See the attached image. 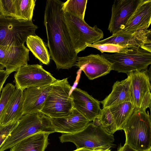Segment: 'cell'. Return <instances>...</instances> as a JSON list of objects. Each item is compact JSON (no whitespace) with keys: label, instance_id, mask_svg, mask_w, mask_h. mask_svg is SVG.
<instances>
[{"label":"cell","instance_id":"obj_13","mask_svg":"<svg viewBox=\"0 0 151 151\" xmlns=\"http://www.w3.org/2000/svg\"><path fill=\"white\" fill-rule=\"evenodd\" d=\"M151 23V0H142L124 27L113 36L131 34L147 29Z\"/></svg>","mask_w":151,"mask_h":151},{"label":"cell","instance_id":"obj_21","mask_svg":"<svg viewBox=\"0 0 151 151\" xmlns=\"http://www.w3.org/2000/svg\"><path fill=\"white\" fill-rule=\"evenodd\" d=\"M50 134L41 132L29 136L11 147L10 151H45Z\"/></svg>","mask_w":151,"mask_h":151},{"label":"cell","instance_id":"obj_4","mask_svg":"<svg viewBox=\"0 0 151 151\" xmlns=\"http://www.w3.org/2000/svg\"><path fill=\"white\" fill-rule=\"evenodd\" d=\"M59 139L62 143L73 142L76 146V149H105L111 148L114 141L113 134L108 133L101 127L96 126L92 123H89L80 132L62 134Z\"/></svg>","mask_w":151,"mask_h":151},{"label":"cell","instance_id":"obj_2","mask_svg":"<svg viewBox=\"0 0 151 151\" xmlns=\"http://www.w3.org/2000/svg\"><path fill=\"white\" fill-rule=\"evenodd\" d=\"M125 144L138 151L151 147V116L146 110L135 108L122 129Z\"/></svg>","mask_w":151,"mask_h":151},{"label":"cell","instance_id":"obj_24","mask_svg":"<svg viewBox=\"0 0 151 151\" xmlns=\"http://www.w3.org/2000/svg\"><path fill=\"white\" fill-rule=\"evenodd\" d=\"M36 0H16L15 18L32 21Z\"/></svg>","mask_w":151,"mask_h":151},{"label":"cell","instance_id":"obj_16","mask_svg":"<svg viewBox=\"0 0 151 151\" xmlns=\"http://www.w3.org/2000/svg\"><path fill=\"white\" fill-rule=\"evenodd\" d=\"M53 83L30 87L23 91L24 115L40 112Z\"/></svg>","mask_w":151,"mask_h":151},{"label":"cell","instance_id":"obj_31","mask_svg":"<svg viewBox=\"0 0 151 151\" xmlns=\"http://www.w3.org/2000/svg\"><path fill=\"white\" fill-rule=\"evenodd\" d=\"M9 76L5 70L0 69V94L3 88V86Z\"/></svg>","mask_w":151,"mask_h":151},{"label":"cell","instance_id":"obj_26","mask_svg":"<svg viewBox=\"0 0 151 151\" xmlns=\"http://www.w3.org/2000/svg\"><path fill=\"white\" fill-rule=\"evenodd\" d=\"M97 118L101 127L108 133L113 134L117 131L115 121L109 108H103Z\"/></svg>","mask_w":151,"mask_h":151},{"label":"cell","instance_id":"obj_11","mask_svg":"<svg viewBox=\"0 0 151 151\" xmlns=\"http://www.w3.org/2000/svg\"><path fill=\"white\" fill-rule=\"evenodd\" d=\"M29 50L24 45H0V69L9 75L21 66L27 65L29 60Z\"/></svg>","mask_w":151,"mask_h":151},{"label":"cell","instance_id":"obj_34","mask_svg":"<svg viewBox=\"0 0 151 151\" xmlns=\"http://www.w3.org/2000/svg\"><path fill=\"white\" fill-rule=\"evenodd\" d=\"M110 148H108L105 149H101L98 151H111Z\"/></svg>","mask_w":151,"mask_h":151},{"label":"cell","instance_id":"obj_28","mask_svg":"<svg viewBox=\"0 0 151 151\" xmlns=\"http://www.w3.org/2000/svg\"><path fill=\"white\" fill-rule=\"evenodd\" d=\"M16 0H0V16L15 18Z\"/></svg>","mask_w":151,"mask_h":151},{"label":"cell","instance_id":"obj_29","mask_svg":"<svg viewBox=\"0 0 151 151\" xmlns=\"http://www.w3.org/2000/svg\"><path fill=\"white\" fill-rule=\"evenodd\" d=\"M15 88L13 84L9 83L2 89L0 98V120L2 114Z\"/></svg>","mask_w":151,"mask_h":151},{"label":"cell","instance_id":"obj_5","mask_svg":"<svg viewBox=\"0 0 151 151\" xmlns=\"http://www.w3.org/2000/svg\"><path fill=\"white\" fill-rule=\"evenodd\" d=\"M71 89L68 78L57 80L53 83L40 112L50 118L68 115L74 108L70 96Z\"/></svg>","mask_w":151,"mask_h":151},{"label":"cell","instance_id":"obj_22","mask_svg":"<svg viewBox=\"0 0 151 151\" xmlns=\"http://www.w3.org/2000/svg\"><path fill=\"white\" fill-rule=\"evenodd\" d=\"M109 108L118 130H122L124 126L136 108L132 102H127Z\"/></svg>","mask_w":151,"mask_h":151},{"label":"cell","instance_id":"obj_17","mask_svg":"<svg viewBox=\"0 0 151 151\" xmlns=\"http://www.w3.org/2000/svg\"><path fill=\"white\" fill-rule=\"evenodd\" d=\"M55 132L72 134L84 129L90 121L73 108L68 116L59 118H50Z\"/></svg>","mask_w":151,"mask_h":151},{"label":"cell","instance_id":"obj_10","mask_svg":"<svg viewBox=\"0 0 151 151\" xmlns=\"http://www.w3.org/2000/svg\"><path fill=\"white\" fill-rule=\"evenodd\" d=\"M130 79L133 103L136 108L146 110L151 107L150 70H135L127 74Z\"/></svg>","mask_w":151,"mask_h":151},{"label":"cell","instance_id":"obj_35","mask_svg":"<svg viewBox=\"0 0 151 151\" xmlns=\"http://www.w3.org/2000/svg\"><path fill=\"white\" fill-rule=\"evenodd\" d=\"M143 151H151V147L150 148L148 149H147Z\"/></svg>","mask_w":151,"mask_h":151},{"label":"cell","instance_id":"obj_1","mask_svg":"<svg viewBox=\"0 0 151 151\" xmlns=\"http://www.w3.org/2000/svg\"><path fill=\"white\" fill-rule=\"evenodd\" d=\"M63 3L59 0H47L44 18L50 55L58 70L71 68L78 58L64 22Z\"/></svg>","mask_w":151,"mask_h":151},{"label":"cell","instance_id":"obj_12","mask_svg":"<svg viewBox=\"0 0 151 151\" xmlns=\"http://www.w3.org/2000/svg\"><path fill=\"white\" fill-rule=\"evenodd\" d=\"M142 0H115L111 8V15L108 29L114 35L126 24Z\"/></svg>","mask_w":151,"mask_h":151},{"label":"cell","instance_id":"obj_15","mask_svg":"<svg viewBox=\"0 0 151 151\" xmlns=\"http://www.w3.org/2000/svg\"><path fill=\"white\" fill-rule=\"evenodd\" d=\"M70 96L72 99L74 108L90 122L99 117L101 110L100 101L87 92L75 88Z\"/></svg>","mask_w":151,"mask_h":151},{"label":"cell","instance_id":"obj_3","mask_svg":"<svg viewBox=\"0 0 151 151\" xmlns=\"http://www.w3.org/2000/svg\"><path fill=\"white\" fill-rule=\"evenodd\" d=\"M41 132L50 134L55 132L50 118L40 112L24 115L0 148V151L10 149L24 139Z\"/></svg>","mask_w":151,"mask_h":151},{"label":"cell","instance_id":"obj_30","mask_svg":"<svg viewBox=\"0 0 151 151\" xmlns=\"http://www.w3.org/2000/svg\"><path fill=\"white\" fill-rule=\"evenodd\" d=\"M18 122L19 120L14 121L5 125L0 124V148L17 126Z\"/></svg>","mask_w":151,"mask_h":151},{"label":"cell","instance_id":"obj_33","mask_svg":"<svg viewBox=\"0 0 151 151\" xmlns=\"http://www.w3.org/2000/svg\"><path fill=\"white\" fill-rule=\"evenodd\" d=\"M100 149L97 150H91L88 149L82 148L79 149H76L75 150L73 151H98Z\"/></svg>","mask_w":151,"mask_h":151},{"label":"cell","instance_id":"obj_20","mask_svg":"<svg viewBox=\"0 0 151 151\" xmlns=\"http://www.w3.org/2000/svg\"><path fill=\"white\" fill-rule=\"evenodd\" d=\"M23 91L16 88L2 114L0 124L5 125L18 121L24 115Z\"/></svg>","mask_w":151,"mask_h":151},{"label":"cell","instance_id":"obj_25","mask_svg":"<svg viewBox=\"0 0 151 151\" xmlns=\"http://www.w3.org/2000/svg\"><path fill=\"white\" fill-rule=\"evenodd\" d=\"M87 0H68L63 2L62 10L82 20L84 18Z\"/></svg>","mask_w":151,"mask_h":151},{"label":"cell","instance_id":"obj_7","mask_svg":"<svg viewBox=\"0 0 151 151\" xmlns=\"http://www.w3.org/2000/svg\"><path fill=\"white\" fill-rule=\"evenodd\" d=\"M37 28L32 21L0 16V45L24 44L29 36L35 35Z\"/></svg>","mask_w":151,"mask_h":151},{"label":"cell","instance_id":"obj_6","mask_svg":"<svg viewBox=\"0 0 151 151\" xmlns=\"http://www.w3.org/2000/svg\"><path fill=\"white\" fill-rule=\"evenodd\" d=\"M63 16L72 44L76 54L84 50L88 45L103 38V32L97 25L91 27L84 20L67 12H63Z\"/></svg>","mask_w":151,"mask_h":151},{"label":"cell","instance_id":"obj_32","mask_svg":"<svg viewBox=\"0 0 151 151\" xmlns=\"http://www.w3.org/2000/svg\"><path fill=\"white\" fill-rule=\"evenodd\" d=\"M117 151H138L134 149L126 144L123 146H121Z\"/></svg>","mask_w":151,"mask_h":151},{"label":"cell","instance_id":"obj_14","mask_svg":"<svg viewBox=\"0 0 151 151\" xmlns=\"http://www.w3.org/2000/svg\"><path fill=\"white\" fill-rule=\"evenodd\" d=\"M74 65L82 70L90 80L106 75L112 70L111 64L99 54L78 57Z\"/></svg>","mask_w":151,"mask_h":151},{"label":"cell","instance_id":"obj_18","mask_svg":"<svg viewBox=\"0 0 151 151\" xmlns=\"http://www.w3.org/2000/svg\"><path fill=\"white\" fill-rule=\"evenodd\" d=\"M151 29H143L131 34L116 36L111 35L93 44L112 43L126 46L130 48H138L148 40L151 39Z\"/></svg>","mask_w":151,"mask_h":151},{"label":"cell","instance_id":"obj_27","mask_svg":"<svg viewBox=\"0 0 151 151\" xmlns=\"http://www.w3.org/2000/svg\"><path fill=\"white\" fill-rule=\"evenodd\" d=\"M88 47L95 48L99 50L102 53L104 52L126 53L132 49L126 46L112 43H106L100 45L93 44L88 45Z\"/></svg>","mask_w":151,"mask_h":151},{"label":"cell","instance_id":"obj_23","mask_svg":"<svg viewBox=\"0 0 151 151\" xmlns=\"http://www.w3.org/2000/svg\"><path fill=\"white\" fill-rule=\"evenodd\" d=\"M27 47L35 56L43 63L48 65L50 56L44 42L37 35L29 36L26 41Z\"/></svg>","mask_w":151,"mask_h":151},{"label":"cell","instance_id":"obj_8","mask_svg":"<svg viewBox=\"0 0 151 151\" xmlns=\"http://www.w3.org/2000/svg\"><path fill=\"white\" fill-rule=\"evenodd\" d=\"M101 55L111 64L112 70L128 73L147 69L151 64V53L140 48H132L126 53H102Z\"/></svg>","mask_w":151,"mask_h":151},{"label":"cell","instance_id":"obj_9","mask_svg":"<svg viewBox=\"0 0 151 151\" xmlns=\"http://www.w3.org/2000/svg\"><path fill=\"white\" fill-rule=\"evenodd\" d=\"M14 77L16 88L23 91L30 87L52 84L57 80L50 73L38 64L20 67Z\"/></svg>","mask_w":151,"mask_h":151},{"label":"cell","instance_id":"obj_19","mask_svg":"<svg viewBox=\"0 0 151 151\" xmlns=\"http://www.w3.org/2000/svg\"><path fill=\"white\" fill-rule=\"evenodd\" d=\"M121 81L115 82L111 93L103 100L100 101L103 108H109L127 102H132L129 76ZM133 103V102H132Z\"/></svg>","mask_w":151,"mask_h":151}]
</instances>
